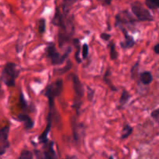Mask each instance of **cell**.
<instances>
[{
    "instance_id": "44dd1931",
    "label": "cell",
    "mask_w": 159,
    "mask_h": 159,
    "mask_svg": "<svg viewBox=\"0 0 159 159\" xmlns=\"http://www.w3.org/2000/svg\"><path fill=\"white\" fill-rule=\"evenodd\" d=\"M19 102H20V107H21V109L23 110V111H26V110H28L29 105H28L27 102H26V100L25 99V96L22 91L20 92V96H19Z\"/></svg>"
},
{
    "instance_id": "f546056e",
    "label": "cell",
    "mask_w": 159,
    "mask_h": 159,
    "mask_svg": "<svg viewBox=\"0 0 159 159\" xmlns=\"http://www.w3.org/2000/svg\"><path fill=\"white\" fill-rule=\"evenodd\" d=\"M154 51L156 54H159V43H157L155 47H154Z\"/></svg>"
},
{
    "instance_id": "7402d4cb",
    "label": "cell",
    "mask_w": 159,
    "mask_h": 159,
    "mask_svg": "<svg viewBox=\"0 0 159 159\" xmlns=\"http://www.w3.org/2000/svg\"><path fill=\"white\" fill-rule=\"evenodd\" d=\"M71 66H72V64H71V61L70 60L67 61L66 65H65L64 68H57V69L54 70V72L57 73V75H63L65 74L66 72H68L70 69L71 68Z\"/></svg>"
},
{
    "instance_id": "277c9868",
    "label": "cell",
    "mask_w": 159,
    "mask_h": 159,
    "mask_svg": "<svg viewBox=\"0 0 159 159\" xmlns=\"http://www.w3.org/2000/svg\"><path fill=\"white\" fill-rule=\"evenodd\" d=\"M130 9L133 15L138 21L152 22L154 20L153 16L150 11L146 9L145 6L140 1H134L130 4Z\"/></svg>"
},
{
    "instance_id": "4dcf8cb0",
    "label": "cell",
    "mask_w": 159,
    "mask_h": 159,
    "mask_svg": "<svg viewBox=\"0 0 159 159\" xmlns=\"http://www.w3.org/2000/svg\"><path fill=\"white\" fill-rule=\"evenodd\" d=\"M112 1L113 0H103V4L106 5V6H110L112 4Z\"/></svg>"
},
{
    "instance_id": "ffe728a7",
    "label": "cell",
    "mask_w": 159,
    "mask_h": 159,
    "mask_svg": "<svg viewBox=\"0 0 159 159\" xmlns=\"http://www.w3.org/2000/svg\"><path fill=\"white\" fill-rule=\"evenodd\" d=\"M37 30L40 34H43L46 32V20L44 18L39 19L37 21Z\"/></svg>"
},
{
    "instance_id": "83f0119b",
    "label": "cell",
    "mask_w": 159,
    "mask_h": 159,
    "mask_svg": "<svg viewBox=\"0 0 159 159\" xmlns=\"http://www.w3.org/2000/svg\"><path fill=\"white\" fill-rule=\"evenodd\" d=\"M151 116H152V117L153 118L154 120H158L159 118V108L158 109H156V110H153V111L152 112V113H151Z\"/></svg>"
},
{
    "instance_id": "d6a6232c",
    "label": "cell",
    "mask_w": 159,
    "mask_h": 159,
    "mask_svg": "<svg viewBox=\"0 0 159 159\" xmlns=\"http://www.w3.org/2000/svg\"><path fill=\"white\" fill-rule=\"evenodd\" d=\"M109 159H114V158H113V155H110V158H109Z\"/></svg>"
},
{
    "instance_id": "9c48e42d",
    "label": "cell",
    "mask_w": 159,
    "mask_h": 159,
    "mask_svg": "<svg viewBox=\"0 0 159 159\" xmlns=\"http://www.w3.org/2000/svg\"><path fill=\"white\" fill-rule=\"evenodd\" d=\"M10 127L9 126H5L0 130V155L2 156L10 146L9 141V134Z\"/></svg>"
},
{
    "instance_id": "9a60e30c",
    "label": "cell",
    "mask_w": 159,
    "mask_h": 159,
    "mask_svg": "<svg viewBox=\"0 0 159 159\" xmlns=\"http://www.w3.org/2000/svg\"><path fill=\"white\" fill-rule=\"evenodd\" d=\"M130 97H131V96H130V94L129 93V92L127 91V90L124 89V91H123L122 95H121L120 96V99L119 100L118 109H119V110H122V109L125 107L126 104L129 102Z\"/></svg>"
},
{
    "instance_id": "836d02e7",
    "label": "cell",
    "mask_w": 159,
    "mask_h": 159,
    "mask_svg": "<svg viewBox=\"0 0 159 159\" xmlns=\"http://www.w3.org/2000/svg\"><path fill=\"white\" fill-rule=\"evenodd\" d=\"M99 1H103V0H99Z\"/></svg>"
},
{
    "instance_id": "e0dca14e",
    "label": "cell",
    "mask_w": 159,
    "mask_h": 159,
    "mask_svg": "<svg viewBox=\"0 0 159 159\" xmlns=\"http://www.w3.org/2000/svg\"><path fill=\"white\" fill-rule=\"evenodd\" d=\"M110 76H111V71H110V68H108V69L106 71L105 75H104V77H103L104 82H105V83L110 87V89L112 90V91L116 92L117 91V88H116V87L113 84L111 79H110Z\"/></svg>"
},
{
    "instance_id": "8fae6325",
    "label": "cell",
    "mask_w": 159,
    "mask_h": 159,
    "mask_svg": "<svg viewBox=\"0 0 159 159\" xmlns=\"http://www.w3.org/2000/svg\"><path fill=\"white\" fill-rule=\"evenodd\" d=\"M120 30L124 36V41H121L120 43L121 48L123 49H130V48H134L135 43H136L134 38L128 34V31L127 30V29L125 27L121 28Z\"/></svg>"
},
{
    "instance_id": "5bb4252c",
    "label": "cell",
    "mask_w": 159,
    "mask_h": 159,
    "mask_svg": "<svg viewBox=\"0 0 159 159\" xmlns=\"http://www.w3.org/2000/svg\"><path fill=\"white\" fill-rule=\"evenodd\" d=\"M79 0H62L61 8H62V13L67 16H69V12L72 8L73 5Z\"/></svg>"
},
{
    "instance_id": "4fadbf2b",
    "label": "cell",
    "mask_w": 159,
    "mask_h": 159,
    "mask_svg": "<svg viewBox=\"0 0 159 159\" xmlns=\"http://www.w3.org/2000/svg\"><path fill=\"white\" fill-rule=\"evenodd\" d=\"M140 82L144 85H148L153 81V75L152 72L148 71H144L141 72L139 75Z\"/></svg>"
},
{
    "instance_id": "2e32d148",
    "label": "cell",
    "mask_w": 159,
    "mask_h": 159,
    "mask_svg": "<svg viewBox=\"0 0 159 159\" xmlns=\"http://www.w3.org/2000/svg\"><path fill=\"white\" fill-rule=\"evenodd\" d=\"M73 44H74L75 48H76V51L75 53V59L78 64L82 63V59L81 58V45L79 39H73Z\"/></svg>"
},
{
    "instance_id": "484cf974",
    "label": "cell",
    "mask_w": 159,
    "mask_h": 159,
    "mask_svg": "<svg viewBox=\"0 0 159 159\" xmlns=\"http://www.w3.org/2000/svg\"><path fill=\"white\" fill-rule=\"evenodd\" d=\"M138 66H139V62H136L133 67L130 69V75L133 79H135V75H137V72L138 71Z\"/></svg>"
},
{
    "instance_id": "603a6c76",
    "label": "cell",
    "mask_w": 159,
    "mask_h": 159,
    "mask_svg": "<svg viewBox=\"0 0 159 159\" xmlns=\"http://www.w3.org/2000/svg\"><path fill=\"white\" fill-rule=\"evenodd\" d=\"M144 4L149 9L154 10L159 9V0H145Z\"/></svg>"
},
{
    "instance_id": "cb8c5ba5",
    "label": "cell",
    "mask_w": 159,
    "mask_h": 159,
    "mask_svg": "<svg viewBox=\"0 0 159 159\" xmlns=\"http://www.w3.org/2000/svg\"><path fill=\"white\" fill-rule=\"evenodd\" d=\"M33 158H34L33 152L29 150H26V149H24L21 152L18 159H33Z\"/></svg>"
},
{
    "instance_id": "30bf717a",
    "label": "cell",
    "mask_w": 159,
    "mask_h": 159,
    "mask_svg": "<svg viewBox=\"0 0 159 159\" xmlns=\"http://www.w3.org/2000/svg\"><path fill=\"white\" fill-rule=\"evenodd\" d=\"M71 127H72L73 137H74L75 141L76 143H79L81 138L82 137L84 131H85L84 125L82 124L77 123L75 118L72 117L71 118Z\"/></svg>"
},
{
    "instance_id": "3957f363",
    "label": "cell",
    "mask_w": 159,
    "mask_h": 159,
    "mask_svg": "<svg viewBox=\"0 0 159 159\" xmlns=\"http://www.w3.org/2000/svg\"><path fill=\"white\" fill-rule=\"evenodd\" d=\"M64 82L62 79H57L48 85L44 92V96L48 98L49 102V109H54V99L61 96L63 90Z\"/></svg>"
},
{
    "instance_id": "4316f807",
    "label": "cell",
    "mask_w": 159,
    "mask_h": 159,
    "mask_svg": "<svg viewBox=\"0 0 159 159\" xmlns=\"http://www.w3.org/2000/svg\"><path fill=\"white\" fill-rule=\"evenodd\" d=\"M100 38L102 40H105V41H108V40H110L111 38V34H107V33H102L100 34Z\"/></svg>"
},
{
    "instance_id": "d6986e66",
    "label": "cell",
    "mask_w": 159,
    "mask_h": 159,
    "mask_svg": "<svg viewBox=\"0 0 159 159\" xmlns=\"http://www.w3.org/2000/svg\"><path fill=\"white\" fill-rule=\"evenodd\" d=\"M109 48H110V58L113 61H116L118 58V52L116 50V46L113 41L110 42L109 44Z\"/></svg>"
},
{
    "instance_id": "5b68a950",
    "label": "cell",
    "mask_w": 159,
    "mask_h": 159,
    "mask_svg": "<svg viewBox=\"0 0 159 159\" xmlns=\"http://www.w3.org/2000/svg\"><path fill=\"white\" fill-rule=\"evenodd\" d=\"M71 81L73 83V89L75 91V103L74 107L76 110L77 115H79V110L81 108V104H82V99L84 96V86L82 83L81 82L79 76L76 75L75 74H71Z\"/></svg>"
},
{
    "instance_id": "8992f818",
    "label": "cell",
    "mask_w": 159,
    "mask_h": 159,
    "mask_svg": "<svg viewBox=\"0 0 159 159\" xmlns=\"http://www.w3.org/2000/svg\"><path fill=\"white\" fill-rule=\"evenodd\" d=\"M137 21L138 20L135 19L128 10H123L116 15L115 26L121 29L124 28V26H134Z\"/></svg>"
},
{
    "instance_id": "52a82bcc",
    "label": "cell",
    "mask_w": 159,
    "mask_h": 159,
    "mask_svg": "<svg viewBox=\"0 0 159 159\" xmlns=\"http://www.w3.org/2000/svg\"><path fill=\"white\" fill-rule=\"evenodd\" d=\"M54 143L53 141H49L47 144H43V151L40 152L34 150L37 159H57V154L54 148Z\"/></svg>"
},
{
    "instance_id": "6da1fadb",
    "label": "cell",
    "mask_w": 159,
    "mask_h": 159,
    "mask_svg": "<svg viewBox=\"0 0 159 159\" xmlns=\"http://www.w3.org/2000/svg\"><path fill=\"white\" fill-rule=\"evenodd\" d=\"M20 73L18 65L13 62H8L5 65L1 73V80L6 86L15 87L16 79L19 77Z\"/></svg>"
},
{
    "instance_id": "7a4b0ae2",
    "label": "cell",
    "mask_w": 159,
    "mask_h": 159,
    "mask_svg": "<svg viewBox=\"0 0 159 159\" xmlns=\"http://www.w3.org/2000/svg\"><path fill=\"white\" fill-rule=\"evenodd\" d=\"M71 52V48H67L66 51L64 54H61L57 51L55 44L53 42H49L47 46L45 53H46L47 57L51 61L53 65H60L64 63L65 60L68 57L69 54Z\"/></svg>"
},
{
    "instance_id": "f1b7e54d",
    "label": "cell",
    "mask_w": 159,
    "mask_h": 159,
    "mask_svg": "<svg viewBox=\"0 0 159 159\" xmlns=\"http://www.w3.org/2000/svg\"><path fill=\"white\" fill-rule=\"evenodd\" d=\"M94 97V90L91 89L90 87H88V99L89 101L93 100Z\"/></svg>"
},
{
    "instance_id": "d4e9b609",
    "label": "cell",
    "mask_w": 159,
    "mask_h": 159,
    "mask_svg": "<svg viewBox=\"0 0 159 159\" xmlns=\"http://www.w3.org/2000/svg\"><path fill=\"white\" fill-rule=\"evenodd\" d=\"M89 47L88 43H85L82 47V59H86L89 56Z\"/></svg>"
},
{
    "instance_id": "7c38bea8",
    "label": "cell",
    "mask_w": 159,
    "mask_h": 159,
    "mask_svg": "<svg viewBox=\"0 0 159 159\" xmlns=\"http://www.w3.org/2000/svg\"><path fill=\"white\" fill-rule=\"evenodd\" d=\"M17 120L20 122L23 123V124H24V129L26 130H30L34 128V121L28 114L21 113V114H20L17 116Z\"/></svg>"
},
{
    "instance_id": "ac0fdd59",
    "label": "cell",
    "mask_w": 159,
    "mask_h": 159,
    "mask_svg": "<svg viewBox=\"0 0 159 159\" xmlns=\"http://www.w3.org/2000/svg\"><path fill=\"white\" fill-rule=\"evenodd\" d=\"M133 127L130 125V124H125L122 130V134H121V137L120 138L122 140L124 139H127L130 135L132 134L133 133Z\"/></svg>"
},
{
    "instance_id": "ba28073f",
    "label": "cell",
    "mask_w": 159,
    "mask_h": 159,
    "mask_svg": "<svg viewBox=\"0 0 159 159\" xmlns=\"http://www.w3.org/2000/svg\"><path fill=\"white\" fill-rule=\"evenodd\" d=\"M55 110L56 109H49V112H48V123H47V127L45 130H43V133L39 136L38 141L39 143L40 144H47L48 141H50L48 139V134H49L50 131L51 130V127H52V120L54 116H55Z\"/></svg>"
},
{
    "instance_id": "1f68e13d",
    "label": "cell",
    "mask_w": 159,
    "mask_h": 159,
    "mask_svg": "<svg viewBox=\"0 0 159 159\" xmlns=\"http://www.w3.org/2000/svg\"><path fill=\"white\" fill-rule=\"evenodd\" d=\"M63 159H79V158H78V157L75 156V155H69V156L65 157V158Z\"/></svg>"
}]
</instances>
